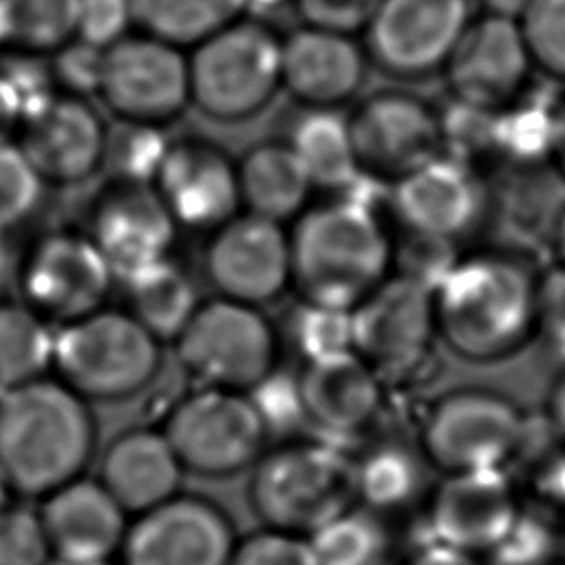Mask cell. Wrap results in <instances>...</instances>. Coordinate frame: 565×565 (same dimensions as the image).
Returning <instances> with one entry per match:
<instances>
[{
	"mask_svg": "<svg viewBox=\"0 0 565 565\" xmlns=\"http://www.w3.org/2000/svg\"><path fill=\"white\" fill-rule=\"evenodd\" d=\"M541 271L505 247L457 256L433 287L437 340L459 360L494 364L536 338Z\"/></svg>",
	"mask_w": 565,
	"mask_h": 565,
	"instance_id": "obj_1",
	"label": "cell"
},
{
	"mask_svg": "<svg viewBox=\"0 0 565 565\" xmlns=\"http://www.w3.org/2000/svg\"><path fill=\"white\" fill-rule=\"evenodd\" d=\"M97 426L88 402L57 377L0 391V472L18 497L42 499L84 477Z\"/></svg>",
	"mask_w": 565,
	"mask_h": 565,
	"instance_id": "obj_2",
	"label": "cell"
},
{
	"mask_svg": "<svg viewBox=\"0 0 565 565\" xmlns=\"http://www.w3.org/2000/svg\"><path fill=\"white\" fill-rule=\"evenodd\" d=\"M291 287L307 305L353 311L393 267L395 249L366 203L305 210L289 232Z\"/></svg>",
	"mask_w": 565,
	"mask_h": 565,
	"instance_id": "obj_3",
	"label": "cell"
},
{
	"mask_svg": "<svg viewBox=\"0 0 565 565\" xmlns=\"http://www.w3.org/2000/svg\"><path fill=\"white\" fill-rule=\"evenodd\" d=\"M249 472V508L269 530L309 536L355 505L353 459L324 441H285Z\"/></svg>",
	"mask_w": 565,
	"mask_h": 565,
	"instance_id": "obj_4",
	"label": "cell"
},
{
	"mask_svg": "<svg viewBox=\"0 0 565 565\" xmlns=\"http://www.w3.org/2000/svg\"><path fill=\"white\" fill-rule=\"evenodd\" d=\"M161 340L126 309L102 307L55 333L57 380L86 402H121L152 384Z\"/></svg>",
	"mask_w": 565,
	"mask_h": 565,
	"instance_id": "obj_5",
	"label": "cell"
},
{
	"mask_svg": "<svg viewBox=\"0 0 565 565\" xmlns=\"http://www.w3.org/2000/svg\"><path fill=\"white\" fill-rule=\"evenodd\" d=\"M190 104L216 121L258 115L280 84V38L265 24L238 18L188 55Z\"/></svg>",
	"mask_w": 565,
	"mask_h": 565,
	"instance_id": "obj_6",
	"label": "cell"
},
{
	"mask_svg": "<svg viewBox=\"0 0 565 565\" xmlns=\"http://www.w3.org/2000/svg\"><path fill=\"white\" fill-rule=\"evenodd\" d=\"M525 435V413L512 397L486 386H461L426 411L417 446L441 475L505 470Z\"/></svg>",
	"mask_w": 565,
	"mask_h": 565,
	"instance_id": "obj_7",
	"label": "cell"
},
{
	"mask_svg": "<svg viewBox=\"0 0 565 565\" xmlns=\"http://www.w3.org/2000/svg\"><path fill=\"white\" fill-rule=\"evenodd\" d=\"M163 435L185 472L225 479L252 470L267 450L269 428L249 393L201 386L172 406Z\"/></svg>",
	"mask_w": 565,
	"mask_h": 565,
	"instance_id": "obj_8",
	"label": "cell"
},
{
	"mask_svg": "<svg viewBox=\"0 0 565 565\" xmlns=\"http://www.w3.org/2000/svg\"><path fill=\"white\" fill-rule=\"evenodd\" d=\"M174 349L201 386L247 393L276 371L278 333L260 307L216 296L199 305Z\"/></svg>",
	"mask_w": 565,
	"mask_h": 565,
	"instance_id": "obj_9",
	"label": "cell"
},
{
	"mask_svg": "<svg viewBox=\"0 0 565 565\" xmlns=\"http://www.w3.org/2000/svg\"><path fill=\"white\" fill-rule=\"evenodd\" d=\"M435 342L433 287L411 276H388L351 311V349L382 382L419 377Z\"/></svg>",
	"mask_w": 565,
	"mask_h": 565,
	"instance_id": "obj_10",
	"label": "cell"
},
{
	"mask_svg": "<svg viewBox=\"0 0 565 565\" xmlns=\"http://www.w3.org/2000/svg\"><path fill=\"white\" fill-rule=\"evenodd\" d=\"M97 97L124 124L159 128L190 104L188 55L141 31L128 33L104 51Z\"/></svg>",
	"mask_w": 565,
	"mask_h": 565,
	"instance_id": "obj_11",
	"label": "cell"
},
{
	"mask_svg": "<svg viewBox=\"0 0 565 565\" xmlns=\"http://www.w3.org/2000/svg\"><path fill=\"white\" fill-rule=\"evenodd\" d=\"M20 300L49 324H71L104 307L115 271L88 234L51 232L38 238L15 269Z\"/></svg>",
	"mask_w": 565,
	"mask_h": 565,
	"instance_id": "obj_12",
	"label": "cell"
},
{
	"mask_svg": "<svg viewBox=\"0 0 565 565\" xmlns=\"http://www.w3.org/2000/svg\"><path fill=\"white\" fill-rule=\"evenodd\" d=\"M360 174L395 183L444 152L439 110L406 90H380L347 117Z\"/></svg>",
	"mask_w": 565,
	"mask_h": 565,
	"instance_id": "obj_13",
	"label": "cell"
},
{
	"mask_svg": "<svg viewBox=\"0 0 565 565\" xmlns=\"http://www.w3.org/2000/svg\"><path fill=\"white\" fill-rule=\"evenodd\" d=\"M470 22V0H380L364 51L384 73L422 79L446 68Z\"/></svg>",
	"mask_w": 565,
	"mask_h": 565,
	"instance_id": "obj_14",
	"label": "cell"
},
{
	"mask_svg": "<svg viewBox=\"0 0 565 565\" xmlns=\"http://www.w3.org/2000/svg\"><path fill=\"white\" fill-rule=\"evenodd\" d=\"M238 543L230 514L201 494L172 499L135 514L119 565H227Z\"/></svg>",
	"mask_w": 565,
	"mask_h": 565,
	"instance_id": "obj_15",
	"label": "cell"
},
{
	"mask_svg": "<svg viewBox=\"0 0 565 565\" xmlns=\"http://www.w3.org/2000/svg\"><path fill=\"white\" fill-rule=\"evenodd\" d=\"M393 210L413 236L457 245L486 225L492 196L468 163L439 154L393 183Z\"/></svg>",
	"mask_w": 565,
	"mask_h": 565,
	"instance_id": "obj_16",
	"label": "cell"
},
{
	"mask_svg": "<svg viewBox=\"0 0 565 565\" xmlns=\"http://www.w3.org/2000/svg\"><path fill=\"white\" fill-rule=\"evenodd\" d=\"M203 271L218 298L263 307L291 287L289 232L282 223L236 214L212 230Z\"/></svg>",
	"mask_w": 565,
	"mask_h": 565,
	"instance_id": "obj_17",
	"label": "cell"
},
{
	"mask_svg": "<svg viewBox=\"0 0 565 565\" xmlns=\"http://www.w3.org/2000/svg\"><path fill=\"white\" fill-rule=\"evenodd\" d=\"M108 137L86 97L53 93L24 110L13 141L44 185H77L106 163Z\"/></svg>",
	"mask_w": 565,
	"mask_h": 565,
	"instance_id": "obj_18",
	"label": "cell"
},
{
	"mask_svg": "<svg viewBox=\"0 0 565 565\" xmlns=\"http://www.w3.org/2000/svg\"><path fill=\"white\" fill-rule=\"evenodd\" d=\"M424 505L428 539L477 556L490 554L523 510L505 470L444 475Z\"/></svg>",
	"mask_w": 565,
	"mask_h": 565,
	"instance_id": "obj_19",
	"label": "cell"
},
{
	"mask_svg": "<svg viewBox=\"0 0 565 565\" xmlns=\"http://www.w3.org/2000/svg\"><path fill=\"white\" fill-rule=\"evenodd\" d=\"M444 73L450 97L499 113L527 90L534 64L516 20L481 13L468 24Z\"/></svg>",
	"mask_w": 565,
	"mask_h": 565,
	"instance_id": "obj_20",
	"label": "cell"
},
{
	"mask_svg": "<svg viewBox=\"0 0 565 565\" xmlns=\"http://www.w3.org/2000/svg\"><path fill=\"white\" fill-rule=\"evenodd\" d=\"M150 183L177 225L212 232L241 210L236 161L205 139L168 143Z\"/></svg>",
	"mask_w": 565,
	"mask_h": 565,
	"instance_id": "obj_21",
	"label": "cell"
},
{
	"mask_svg": "<svg viewBox=\"0 0 565 565\" xmlns=\"http://www.w3.org/2000/svg\"><path fill=\"white\" fill-rule=\"evenodd\" d=\"M177 227L152 183L117 179L93 203L86 234L115 276L126 278L168 258Z\"/></svg>",
	"mask_w": 565,
	"mask_h": 565,
	"instance_id": "obj_22",
	"label": "cell"
},
{
	"mask_svg": "<svg viewBox=\"0 0 565 565\" xmlns=\"http://www.w3.org/2000/svg\"><path fill=\"white\" fill-rule=\"evenodd\" d=\"M53 563H97L119 556L128 512L99 479L77 477L40 499Z\"/></svg>",
	"mask_w": 565,
	"mask_h": 565,
	"instance_id": "obj_23",
	"label": "cell"
},
{
	"mask_svg": "<svg viewBox=\"0 0 565 565\" xmlns=\"http://www.w3.org/2000/svg\"><path fill=\"white\" fill-rule=\"evenodd\" d=\"M305 422L333 437H355L380 417L384 382L353 351L305 360L294 377Z\"/></svg>",
	"mask_w": 565,
	"mask_h": 565,
	"instance_id": "obj_24",
	"label": "cell"
},
{
	"mask_svg": "<svg viewBox=\"0 0 565 565\" xmlns=\"http://www.w3.org/2000/svg\"><path fill=\"white\" fill-rule=\"evenodd\" d=\"M366 60L353 35L305 24L280 40V84L309 108H335L358 95Z\"/></svg>",
	"mask_w": 565,
	"mask_h": 565,
	"instance_id": "obj_25",
	"label": "cell"
},
{
	"mask_svg": "<svg viewBox=\"0 0 565 565\" xmlns=\"http://www.w3.org/2000/svg\"><path fill=\"white\" fill-rule=\"evenodd\" d=\"M183 475L163 430L130 428L104 448L97 479L135 516L179 494Z\"/></svg>",
	"mask_w": 565,
	"mask_h": 565,
	"instance_id": "obj_26",
	"label": "cell"
},
{
	"mask_svg": "<svg viewBox=\"0 0 565 565\" xmlns=\"http://www.w3.org/2000/svg\"><path fill=\"white\" fill-rule=\"evenodd\" d=\"M241 207L285 223L300 216L313 188L298 154L287 141H263L236 161Z\"/></svg>",
	"mask_w": 565,
	"mask_h": 565,
	"instance_id": "obj_27",
	"label": "cell"
},
{
	"mask_svg": "<svg viewBox=\"0 0 565 565\" xmlns=\"http://www.w3.org/2000/svg\"><path fill=\"white\" fill-rule=\"evenodd\" d=\"M419 446L397 439H382L353 459L355 505L384 519L413 508L426 499V470Z\"/></svg>",
	"mask_w": 565,
	"mask_h": 565,
	"instance_id": "obj_28",
	"label": "cell"
},
{
	"mask_svg": "<svg viewBox=\"0 0 565 565\" xmlns=\"http://www.w3.org/2000/svg\"><path fill=\"white\" fill-rule=\"evenodd\" d=\"M124 280L126 311L161 342H174L201 305L192 278L170 258L157 260Z\"/></svg>",
	"mask_w": 565,
	"mask_h": 565,
	"instance_id": "obj_29",
	"label": "cell"
},
{
	"mask_svg": "<svg viewBox=\"0 0 565 565\" xmlns=\"http://www.w3.org/2000/svg\"><path fill=\"white\" fill-rule=\"evenodd\" d=\"M287 143L318 188H347L360 177L347 117L331 108H309Z\"/></svg>",
	"mask_w": 565,
	"mask_h": 565,
	"instance_id": "obj_30",
	"label": "cell"
},
{
	"mask_svg": "<svg viewBox=\"0 0 565 565\" xmlns=\"http://www.w3.org/2000/svg\"><path fill=\"white\" fill-rule=\"evenodd\" d=\"M247 0H130L132 24L179 49H192L236 22Z\"/></svg>",
	"mask_w": 565,
	"mask_h": 565,
	"instance_id": "obj_31",
	"label": "cell"
},
{
	"mask_svg": "<svg viewBox=\"0 0 565 565\" xmlns=\"http://www.w3.org/2000/svg\"><path fill=\"white\" fill-rule=\"evenodd\" d=\"M77 13L79 0H0V49L53 55L75 40Z\"/></svg>",
	"mask_w": 565,
	"mask_h": 565,
	"instance_id": "obj_32",
	"label": "cell"
},
{
	"mask_svg": "<svg viewBox=\"0 0 565 565\" xmlns=\"http://www.w3.org/2000/svg\"><path fill=\"white\" fill-rule=\"evenodd\" d=\"M55 333L22 300H0V391L38 377L53 366Z\"/></svg>",
	"mask_w": 565,
	"mask_h": 565,
	"instance_id": "obj_33",
	"label": "cell"
},
{
	"mask_svg": "<svg viewBox=\"0 0 565 565\" xmlns=\"http://www.w3.org/2000/svg\"><path fill=\"white\" fill-rule=\"evenodd\" d=\"M307 539L318 565H386L391 558L386 519L362 505H351Z\"/></svg>",
	"mask_w": 565,
	"mask_h": 565,
	"instance_id": "obj_34",
	"label": "cell"
},
{
	"mask_svg": "<svg viewBox=\"0 0 565 565\" xmlns=\"http://www.w3.org/2000/svg\"><path fill=\"white\" fill-rule=\"evenodd\" d=\"M558 99L532 102L525 90L516 102L501 108L494 121V150L521 168L552 159Z\"/></svg>",
	"mask_w": 565,
	"mask_h": 565,
	"instance_id": "obj_35",
	"label": "cell"
},
{
	"mask_svg": "<svg viewBox=\"0 0 565 565\" xmlns=\"http://www.w3.org/2000/svg\"><path fill=\"white\" fill-rule=\"evenodd\" d=\"M516 22L534 71L565 84V0H530Z\"/></svg>",
	"mask_w": 565,
	"mask_h": 565,
	"instance_id": "obj_36",
	"label": "cell"
},
{
	"mask_svg": "<svg viewBox=\"0 0 565 565\" xmlns=\"http://www.w3.org/2000/svg\"><path fill=\"white\" fill-rule=\"evenodd\" d=\"M44 181L15 141L0 143V225L11 230L40 203Z\"/></svg>",
	"mask_w": 565,
	"mask_h": 565,
	"instance_id": "obj_37",
	"label": "cell"
},
{
	"mask_svg": "<svg viewBox=\"0 0 565 565\" xmlns=\"http://www.w3.org/2000/svg\"><path fill=\"white\" fill-rule=\"evenodd\" d=\"M497 113L459 99H450L448 108L439 110L444 154L468 161L475 154L494 150Z\"/></svg>",
	"mask_w": 565,
	"mask_h": 565,
	"instance_id": "obj_38",
	"label": "cell"
},
{
	"mask_svg": "<svg viewBox=\"0 0 565 565\" xmlns=\"http://www.w3.org/2000/svg\"><path fill=\"white\" fill-rule=\"evenodd\" d=\"M0 565H53L38 508L11 503L0 514Z\"/></svg>",
	"mask_w": 565,
	"mask_h": 565,
	"instance_id": "obj_39",
	"label": "cell"
},
{
	"mask_svg": "<svg viewBox=\"0 0 565 565\" xmlns=\"http://www.w3.org/2000/svg\"><path fill=\"white\" fill-rule=\"evenodd\" d=\"M294 340L305 358H320L351 349V311L302 302L294 316Z\"/></svg>",
	"mask_w": 565,
	"mask_h": 565,
	"instance_id": "obj_40",
	"label": "cell"
},
{
	"mask_svg": "<svg viewBox=\"0 0 565 565\" xmlns=\"http://www.w3.org/2000/svg\"><path fill=\"white\" fill-rule=\"evenodd\" d=\"M168 141L159 135V128L152 126H132L126 124V130L115 137H108L106 161L115 159V168L119 179L150 183L163 154Z\"/></svg>",
	"mask_w": 565,
	"mask_h": 565,
	"instance_id": "obj_41",
	"label": "cell"
},
{
	"mask_svg": "<svg viewBox=\"0 0 565 565\" xmlns=\"http://www.w3.org/2000/svg\"><path fill=\"white\" fill-rule=\"evenodd\" d=\"M227 565H318L307 536L260 527L238 536Z\"/></svg>",
	"mask_w": 565,
	"mask_h": 565,
	"instance_id": "obj_42",
	"label": "cell"
},
{
	"mask_svg": "<svg viewBox=\"0 0 565 565\" xmlns=\"http://www.w3.org/2000/svg\"><path fill=\"white\" fill-rule=\"evenodd\" d=\"M556 547L545 514L534 516L521 510L505 539L490 552L499 565H545Z\"/></svg>",
	"mask_w": 565,
	"mask_h": 565,
	"instance_id": "obj_43",
	"label": "cell"
},
{
	"mask_svg": "<svg viewBox=\"0 0 565 565\" xmlns=\"http://www.w3.org/2000/svg\"><path fill=\"white\" fill-rule=\"evenodd\" d=\"M102 60V49L75 38L53 53V64L49 66L53 84H60L64 93L75 97L97 95Z\"/></svg>",
	"mask_w": 565,
	"mask_h": 565,
	"instance_id": "obj_44",
	"label": "cell"
},
{
	"mask_svg": "<svg viewBox=\"0 0 565 565\" xmlns=\"http://www.w3.org/2000/svg\"><path fill=\"white\" fill-rule=\"evenodd\" d=\"M132 24L130 0H79L75 38L106 51L128 35Z\"/></svg>",
	"mask_w": 565,
	"mask_h": 565,
	"instance_id": "obj_45",
	"label": "cell"
},
{
	"mask_svg": "<svg viewBox=\"0 0 565 565\" xmlns=\"http://www.w3.org/2000/svg\"><path fill=\"white\" fill-rule=\"evenodd\" d=\"M294 4L307 26L353 35L366 29L380 0H294Z\"/></svg>",
	"mask_w": 565,
	"mask_h": 565,
	"instance_id": "obj_46",
	"label": "cell"
},
{
	"mask_svg": "<svg viewBox=\"0 0 565 565\" xmlns=\"http://www.w3.org/2000/svg\"><path fill=\"white\" fill-rule=\"evenodd\" d=\"M536 335L565 351V269L558 265L539 276Z\"/></svg>",
	"mask_w": 565,
	"mask_h": 565,
	"instance_id": "obj_47",
	"label": "cell"
},
{
	"mask_svg": "<svg viewBox=\"0 0 565 565\" xmlns=\"http://www.w3.org/2000/svg\"><path fill=\"white\" fill-rule=\"evenodd\" d=\"M247 393L254 399L258 413L263 415L269 433L278 428H289L305 419L294 377L287 380L276 375L274 371L269 377H265L260 384H256Z\"/></svg>",
	"mask_w": 565,
	"mask_h": 565,
	"instance_id": "obj_48",
	"label": "cell"
},
{
	"mask_svg": "<svg viewBox=\"0 0 565 565\" xmlns=\"http://www.w3.org/2000/svg\"><path fill=\"white\" fill-rule=\"evenodd\" d=\"M530 494L541 514L565 519V444L539 461L532 472Z\"/></svg>",
	"mask_w": 565,
	"mask_h": 565,
	"instance_id": "obj_49",
	"label": "cell"
},
{
	"mask_svg": "<svg viewBox=\"0 0 565 565\" xmlns=\"http://www.w3.org/2000/svg\"><path fill=\"white\" fill-rule=\"evenodd\" d=\"M397 565H486L481 556L426 539L424 543H417L404 558H399Z\"/></svg>",
	"mask_w": 565,
	"mask_h": 565,
	"instance_id": "obj_50",
	"label": "cell"
},
{
	"mask_svg": "<svg viewBox=\"0 0 565 565\" xmlns=\"http://www.w3.org/2000/svg\"><path fill=\"white\" fill-rule=\"evenodd\" d=\"M22 115H24V104L18 90L13 88V84L0 71V143L15 139Z\"/></svg>",
	"mask_w": 565,
	"mask_h": 565,
	"instance_id": "obj_51",
	"label": "cell"
},
{
	"mask_svg": "<svg viewBox=\"0 0 565 565\" xmlns=\"http://www.w3.org/2000/svg\"><path fill=\"white\" fill-rule=\"evenodd\" d=\"M545 417L554 435L565 444V371L556 377V382L547 393Z\"/></svg>",
	"mask_w": 565,
	"mask_h": 565,
	"instance_id": "obj_52",
	"label": "cell"
},
{
	"mask_svg": "<svg viewBox=\"0 0 565 565\" xmlns=\"http://www.w3.org/2000/svg\"><path fill=\"white\" fill-rule=\"evenodd\" d=\"M550 163L556 168L561 181L565 183V97L558 99V115H556V135Z\"/></svg>",
	"mask_w": 565,
	"mask_h": 565,
	"instance_id": "obj_53",
	"label": "cell"
},
{
	"mask_svg": "<svg viewBox=\"0 0 565 565\" xmlns=\"http://www.w3.org/2000/svg\"><path fill=\"white\" fill-rule=\"evenodd\" d=\"M483 7V13L490 15H501L510 20H519L530 0H479Z\"/></svg>",
	"mask_w": 565,
	"mask_h": 565,
	"instance_id": "obj_54",
	"label": "cell"
},
{
	"mask_svg": "<svg viewBox=\"0 0 565 565\" xmlns=\"http://www.w3.org/2000/svg\"><path fill=\"white\" fill-rule=\"evenodd\" d=\"M552 252H554V265L565 269V203L558 207L554 221H552V234H550Z\"/></svg>",
	"mask_w": 565,
	"mask_h": 565,
	"instance_id": "obj_55",
	"label": "cell"
},
{
	"mask_svg": "<svg viewBox=\"0 0 565 565\" xmlns=\"http://www.w3.org/2000/svg\"><path fill=\"white\" fill-rule=\"evenodd\" d=\"M9 260H11V247H9V230L0 225V282L9 274Z\"/></svg>",
	"mask_w": 565,
	"mask_h": 565,
	"instance_id": "obj_56",
	"label": "cell"
},
{
	"mask_svg": "<svg viewBox=\"0 0 565 565\" xmlns=\"http://www.w3.org/2000/svg\"><path fill=\"white\" fill-rule=\"evenodd\" d=\"M13 499V492H11V488H9V483H7V479L2 477V472H0V514L13 503L11 501Z\"/></svg>",
	"mask_w": 565,
	"mask_h": 565,
	"instance_id": "obj_57",
	"label": "cell"
},
{
	"mask_svg": "<svg viewBox=\"0 0 565 565\" xmlns=\"http://www.w3.org/2000/svg\"><path fill=\"white\" fill-rule=\"evenodd\" d=\"M285 2H289V0H247V4H256V7H263V9H276Z\"/></svg>",
	"mask_w": 565,
	"mask_h": 565,
	"instance_id": "obj_58",
	"label": "cell"
},
{
	"mask_svg": "<svg viewBox=\"0 0 565 565\" xmlns=\"http://www.w3.org/2000/svg\"><path fill=\"white\" fill-rule=\"evenodd\" d=\"M53 565H64V563H53ZM71 565H119V561H97V563H71Z\"/></svg>",
	"mask_w": 565,
	"mask_h": 565,
	"instance_id": "obj_59",
	"label": "cell"
},
{
	"mask_svg": "<svg viewBox=\"0 0 565 565\" xmlns=\"http://www.w3.org/2000/svg\"><path fill=\"white\" fill-rule=\"evenodd\" d=\"M558 556H561V565H565V541L558 543Z\"/></svg>",
	"mask_w": 565,
	"mask_h": 565,
	"instance_id": "obj_60",
	"label": "cell"
}]
</instances>
